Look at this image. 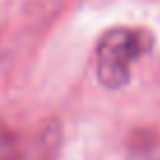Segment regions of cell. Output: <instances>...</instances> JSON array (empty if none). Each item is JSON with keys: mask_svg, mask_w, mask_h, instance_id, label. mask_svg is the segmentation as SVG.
Listing matches in <instances>:
<instances>
[{"mask_svg": "<svg viewBox=\"0 0 160 160\" xmlns=\"http://www.w3.org/2000/svg\"><path fill=\"white\" fill-rule=\"evenodd\" d=\"M61 146L59 125L50 122L35 132L0 127V160H54Z\"/></svg>", "mask_w": 160, "mask_h": 160, "instance_id": "2", "label": "cell"}, {"mask_svg": "<svg viewBox=\"0 0 160 160\" xmlns=\"http://www.w3.org/2000/svg\"><path fill=\"white\" fill-rule=\"evenodd\" d=\"M153 47V35L144 28H111L97 42V78L108 90L130 82L132 66Z\"/></svg>", "mask_w": 160, "mask_h": 160, "instance_id": "1", "label": "cell"}]
</instances>
